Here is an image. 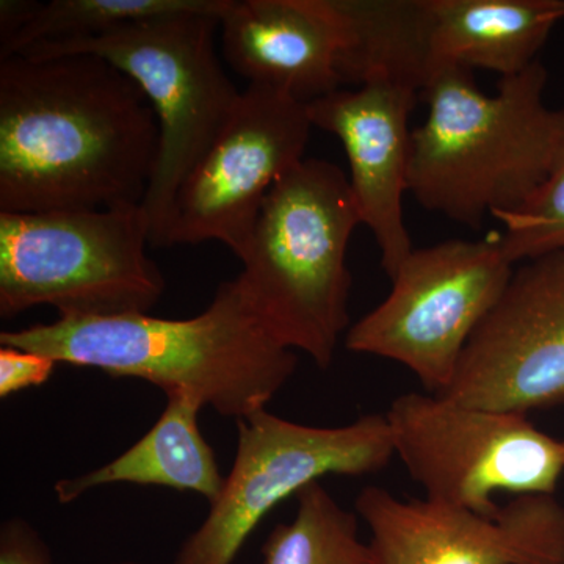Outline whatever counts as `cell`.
<instances>
[{"label": "cell", "mask_w": 564, "mask_h": 564, "mask_svg": "<svg viewBox=\"0 0 564 564\" xmlns=\"http://www.w3.org/2000/svg\"><path fill=\"white\" fill-rule=\"evenodd\" d=\"M375 564H564V505L522 494L481 514L436 500H400L369 486L355 500Z\"/></svg>", "instance_id": "7c38bea8"}, {"label": "cell", "mask_w": 564, "mask_h": 564, "mask_svg": "<svg viewBox=\"0 0 564 564\" xmlns=\"http://www.w3.org/2000/svg\"><path fill=\"white\" fill-rule=\"evenodd\" d=\"M314 126L304 104L248 85L209 150L182 182L161 243L217 240L237 259L273 185L304 161Z\"/></svg>", "instance_id": "30bf717a"}, {"label": "cell", "mask_w": 564, "mask_h": 564, "mask_svg": "<svg viewBox=\"0 0 564 564\" xmlns=\"http://www.w3.org/2000/svg\"><path fill=\"white\" fill-rule=\"evenodd\" d=\"M563 444H564V441H563Z\"/></svg>", "instance_id": "603a6c76"}, {"label": "cell", "mask_w": 564, "mask_h": 564, "mask_svg": "<svg viewBox=\"0 0 564 564\" xmlns=\"http://www.w3.org/2000/svg\"><path fill=\"white\" fill-rule=\"evenodd\" d=\"M393 452L426 499L496 514L494 492L555 494L564 474V444L525 414L408 392L388 413Z\"/></svg>", "instance_id": "ba28073f"}, {"label": "cell", "mask_w": 564, "mask_h": 564, "mask_svg": "<svg viewBox=\"0 0 564 564\" xmlns=\"http://www.w3.org/2000/svg\"><path fill=\"white\" fill-rule=\"evenodd\" d=\"M437 395L525 415L564 404V252L514 270Z\"/></svg>", "instance_id": "8fae6325"}, {"label": "cell", "mask_w": 564, "mask_h": 564, "mask_svg": "<svg viewBox=\"0 0 564 564\" xmlns=\"http://www.w3.org/2000/svg\"><path fill=\"white\" fill-rule=\"evenodd\" d=\"M359 225L343 170L306 158L267 195L239 259L237 280L267 328L318 369L332 366L350 325L347 251Z\"/></svg>", "instance_id": "277c9868"}, {"label": "cell", "mask_w": 564, "mask_h": 564, "mask_svg": "<svg viewBox=\"0 0 564 564\" xmlns=\"http://www.w3.org/2000/svg\"><path fill=\"white\" fill-rule=\"evenodd\" d=\"M2 347L91 367L115 378H139L165 395L188 393L225 417L265 410L295 373V351L256 313L240 281L223 282L192 318L58 317L0 334Z\"/></svg>", "instance_id": "7a4b0ae2"}, {"label": "cell", "mask_w": 564, "mask_h": 564, "mask_svg": "<svg viewBox=\"0 0 564 564\" xmlns=\"http://www.w3.org/2000/svg\"><path fill=\"white\" fill-rule=\"evenodd\" d=\"M534 62L488 95L473 70L443 66L423 88L426 118L411 132L410 192L462 225L519 209L543 187L564 148V110L544 101Z\"/></svg>", "instance_id": "3957f363"}, {"label": "cell", "mask_w": 564, "mask_h": 564, "mask_svg": "<svg viewBox=\"0 0 564 564\" xmlns=\"http://www.w3.org/2000/svg\"><path fill=\"white\" fill-rule=\"evenodd\" d=\"M203 408L188 393L166 395L161 419L139 443L99 469L57 481L54 491L58 502H74L91 489L115 484L198 492L209 503L214 502L226 477L199 430L198 414Z\"/></svg>", "instance_id": "2e32d148"}, {"label": "cell", "mask_w": 564, "mask_h": 564, "mask_svg": "<svg viewBox=\"0 0 564 564\" xmlns=\"http://www.w3.org/2000/svg\"><path fill=\"white\" fill-rule=\"evenodd\" d=\"M218 31L226 63L248 85L304 106L344 88V33L333 0H229Z\"/></svg>", "instance_id": "5bb4252c"}, {"label": "cell", "mask_w": 564, "mask_h": 564, "mask_svg": "<svg viewBox=\"0 0 564 564\" xmlns=\"http://www.w3.org/2000/svg\"><path fill=\"white\" fill-rule=\"evenodd\" d=\"M434 73L443 66L486 69L503 77L532 66L564 0H429Z\"/></svg>", "instance_id": "9a60e30c"}, {"label": "cell", "mask_w": 564, "mask_h": 564, "mask_svg": "<svg viewBox=\"0 0 564 564\" xmlns=\"http://www.w3.org/2000/svg\"><path fill=\"white\" fill-rule=\"evenodd\" d=\"M0 564H52V562L50 551L39 533L28 522L11 519L2 525V532H0Z\"/></svg>", "instance_id": "7402d4cb"}, {"label": "cell", "mask_w": 564, "mask_h": 564, "mask_svg": "<svg viewBox=\"0 0 564 564\" xmlns=\"http://www.w3.org/2000/svg\"><path fill=\"white\" fill-rule=\"evenodd\" d=\"M159 147L150 99L106 58L0 57V212L141 204Z\"/></svg>", "instance_id": "6da1fadb"}, {"label": "cell", "mask_w": 564, "mask_h": 564, "mask_svg": "<svg viewBox=\"0 0 564 564\" xmlns=\"http://www.w3.org/2000/svg\"><path fill=\"white\" fill-rule=\"evenodd\" d=\"M57 364L40 352L0 345V397L9 399L24 389L46 384Z\"/></svg>", "instance_id": "44dd1931"}, {"label": "cell", "mask_w": 564, "mask_h": 564, "mask_svg": "<svg viewBox=\"0 0 564 564\" xmlns=\"http://www.w3.org/2000/svg\"><path fill=\"white\" fill-rule=\"evenodd\" d=\"M503 250L513 263L564 252V148L554 172L519 209L496 215Z\"/></svg>", "instance_id": "ffe728a7"}, {"label": "cell", "mask_w": 564, "mask_h": 564, "mask_svg": "<svg viewBox=\"0 0 564 564\" xmlns=\"http://www.w3.org/2000/svg\"><path fill=\"white\" fill-rule=\"evenodd\" d=\"M220 18L204 13L154 18L102 39L17 54L31 58L99 55L140 85L161 132L158 165L141 203L154 247L161 248L182 182L217 139L242 93L223 69L215 50Z\"/></svg>", "instance_id": "8992f818"}, {"label": "cell", "mask_w": 564, "mask_h": 564, "mask_svg": "<svg viewBox=\"0 0 564 564\" xmlns=\"http://www.w3.org/2000/svg\"><path fill=\"white\" fill-rule=\"evenodd\" d=\"M141 204L109 209L0 212V315L39 306L58 317L150 314L165 278L147 254Z\"/></svg>", "instance_id": "5b68a950"}, {"label": "cell", "mask_w": 564, "mask_h": 564, "mask_svg": "<svg viewBox=\"0 0 564 564\" xmlns=\"http://www.w3.org/2000/svg\"><path fill=\"white\" fill-rule=\"evenodd\" d=\"M229 0H3L0 57L102 39L139 22L174 14L221 17Z\"/></svg>", "instance_id": "ac0fdd59"}, {"label": "cell", "mask_w": 564, "mask_h": 564, "mask_svg": "<svg viewBox=\"0 0 564 564\" xmlns=\"http://www.w3.org/2000/svg\"><path fill=\"white\" fill-rule=\"evenodd\" d=\"M299 510L274 527L262 545L263 564H375L358 536V519L314 481L296 494Z\"/></svg>", "instance_id": "d6986e66"}, {"label": "cell", "mask_w": 564, "mask_h": 564, "mask_svg": "<svg viewBox=\"0 0 564 564\" xmlns=\"http://www.w3.org/2000/svg\"><path fill=\"white\" fill-rule=\"evenodd\" d=\"M513 267L500 234L413 250L393 273L388 299L348 328L345 347L400 362L426 391L443 393Z\"/></svg>", "instance_id": "52a82bcc"}, {"label": "cell", "mask_w": 564, "mask_h": 564, "mask_svg": "<svg viewBox=\"0 0 564 564\" xmlns=\"http://www.w3.org/2000/svg\"><path fill=\"white\" fill-rule=\"evenodd\" d=\"M343 25V84L389 79L423 91L434 74L429 0H333Z\"/></svg>", "instance_id": "e0dca14e"}, {"label": "cell", "mask_w": 564, "mask_h": 564, "mask_svg": "<svg viewBox=\"0 0 564 564\" xmlns=\"http://www.w3.org/2000/svg\"><path fill=\"white\" fill-rule=\"evenodd\" d=\"M421 91L389 79L340 88L307 104L314 128L343 144L361 225L373 234L381 267L393 276L413 252L404 225L403 196L410 192L411 111Z\"/></svg>", "instance_id": "4fadbf2b"}, {"label": "cell", "mask_w": 564, "mask_h": 564, "mask_svg": "<svg viewBox=\"0 0 564 564\" xmlns=\"http://www.w3.org/2000/svg\"><path fill=\"white\" fill-rule=\"evenodd\" d=\"M236 425L239 443L231 473L174 564H232L256 527L282 500L326 475L380 473L395 455L383 414L322 429L285 421L265 408L237 419Z\"/></svg>", "instance_id": "9c48e42d"}]
</instances>
